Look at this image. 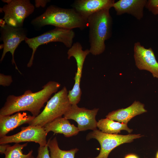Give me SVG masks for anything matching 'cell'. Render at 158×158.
Listing matches in <instances>:
<instances>
[{"instance_id": "cell-1", "label": "cell", "mask_w": 158, "mask_h": 158, "mask_svg": "<svg viewBox=\"0 0 158 158\" xmlns=\"http://www.w3.org/2000/svg\"><path fill=\"white\" fill-rule=\"evenodd\" d=\"M60 86L59 83L51 81L38 92H33L28 90L19 96L9 95L0 110V115L9 116L21 111H28L36 117L51 95L56 93Z\"/></svg>"}, {"instance_id": "cell-2", "label": "cell", "mask_w": 158, "mask_h": 158, "mask_svg": "<svg viewBox=\"0 0 158 158\" xmlns=\"http://www.w3.org/2000/svg\"><path fill=\"white\" fill-rule=\"evenodd\" d=\"M31 23L38 28L47 25L70 30L76 28L83 30L88 27L87 19L73 8H62L54 5L49 6L42 14L33 19Z\"/></svg>"}, {"instance_id": "cell-3", "label": "cell", "mask_w": 158, "mask_h": 158, "mask_svg": "<svg viewBox=\"0 0 158 158\" xmlns=\"http://www.w3.org/2000/svg\"><path fill=\"white\" fill-rule=\"evenodd\" d=\"M109 9L101 10L87 19L89 28V50L94 55H99L104 51L106 48L105 42L111 36L113 22Z\"/></svg>"}, {"instance_id": "cell-4", "label": "cell", "mask_w": 158, "mask_h": 158, "mask_svg": "<svg viewBox=\"0 0 158 158\" xmlns=\"http://www.w3.org/2000/svg\"><path fill=\"white\" fill-rule=\"evenodd\" d=\"M68 94L67 88L64 86L47 102L42 111L29 123V125L43 127L47 123L64 115L72 105Z\"/></svg>"}, {"instance_id": "cell-5", "label": "cell", "mask_w": 158, "mask_h": 158, "mask_svg": "<svg viewBox=\"0 0 158 158\" xmlns=\"http://www.w3.org/2000/svg\"><path fill=\"white\" fill-rule=\"evenodd\" d=\"M75 36V33L73 30L56 27L38 36L32 38L27 37L25 40V42L32 50L27 67H30L32 66L35 52L40 46L50 42H59L70 48L72 45Z\"/></svg>"}, {"instance_id": "cell-6", "label": "cell", "mask_w": 158, "mask_h": 158, "mask_svg": "<svg viewBox=\"0 0 158 158\" xmlns=\"http://www.w3.org/2000/svg\"><path fill=\"white\" fill-rule=\"evenodd\" d=\"M142 136L139 134L123 135L106 133L97 129L93 130L88 134L86 139L87 140L92 138L96 139L100 145V152L95 157L86 158H108L111 151L117 146L123 143L131 142L134 139Z\"/></svg>"}, {"instance_id": "cell-7", "label": "cell", "mask_w": 158, "mask_h": 158, "mask_svg": "<svg viewBox=\"0 0 158 158\" xmlns=\"http://www.w3.org/2000/svg\"><path fill=\"white\" fill-rule=\"evenodd\" d=\"M4 12L3 18L8 25L15 28H21L25 19L34 11L35 7L29 0H12L9 4L0 8Z\"/></svg>"}, {"instance_id": "cell-8", "label": "cell", "mask_w": 158, "mask_h": 158, "mask_svg": "<svg viewBox=\"0 0 158 158\" xmlns=\"http://www.w3.org/2000/svg\"><path fill=\"white\" fill-rule=\"evenodd\" d=\"M79 42L74 43L67 52L68 58L74 57L76 62L77 69L74 78L75 84L72 89L68 92V97L71 105H77L80 102L82 94L80 84L84 63L86 56L90 53L89 49H82Z\"/></svg>"}, {"instance_id": "cell-9", "label": "cell", "mask_w": 158, "mask_h": 158, "mask_svg": "<svg viewBox=\"0 0 158 158\" xmlns=\"http://www.w3.org/2000/svg\"><path fill=\"white\" fill-rule=\"evenodd\" d=\"M21 129L20 132L15 134L6 135L0 138V144L33 142L38 143L40 146H45L47 145V134L43 127L29 125L21 127Z\"/></svg>"}, {"instance_id": "cell-10", "label": "cell", "mask_w": 158, "mask_h": 158, "mask_svg": "<svg viewBox=\"0 0 158 158\" xmlns=\"http://www.w3.org/2000/svg\"><path fill=\"white\" fill-rule=\"evenodd\" d=\"M1 40L3 42L4 47L0 59L1 62L6 54L10 52L12 55V63L14 64L16 69L21 73L18 69L14 59L15 51L21 42L25 40L27 37V32L22 27L15 28L6 24L3 28H0Z\"/></svg>"}, {"instance_id": "cell-11", "label": "cell", "mask_w": 158, "mask_h": 158, "mask_svg": "<svg viewBox=\"0 0 158 158\" xmlns=\"http://www.w3.org/2000/svg\"><path fill=\"white\" fill-rule=\"evenodd\" d=\"M99 109L90 110L84 107H79L77 105H72L63 115L66 119L74 120L78 123L79 131L87 130H97V122L96 116Z\"/></svg>"}, {"instance_id": "cell-12", "label": "cell", "mask_w": 158, "mask_h": 158, "mask_svg": "<svg viewBox=\"0 0 158 158\" xmlns=\"http://www.w3.org/2000/svg\"><path fill=\"white\" fill-rule=\"evenodd\" d=\"M134 52L137 68L140 70L150 72L154 77L158 78V62L152 49L146 48L138 42L134 44Z\"/></svg>"}, {"instance_id": "cell-13", "label": "cell", "mask_w": 158, "mask_h": 158, "mask_svg": "<svg viewBox=\"0 0 158 158\" xmlns=\"http://www.w3.org/2000/svg\"><path fill=\"white\" fill-rule=\"evenodd\" d=\"M114 0H76L73 8L87 19L91 15L101 10L113 7Z\"/></svg>"}, {"instance_id": "cell-14", "label": "cell", "mask_w": 158, "mask_h": 158, "mask_svg": "<svg viewBox=\"0 0 158 158\" xmlns=\"http://www.w3.org/2000/svg\"><path fill=\"white\" fill-rule=\"evenodd\" d=\"M147 0H120L115 2L113 7L117 15L126 13L130 14L140 20L143 17V10Z\"/></svg>"}, {"instance_id": "cell-15", "label": "cell", "mask_w": 158, "mask_h": 158, "mask_svg": "<svg viewBox=\"0 0 158 158\" xmlns=\"http://www.w3.org/2000/svg\"><path fill=\"white\" fill-rule=\"evenodd\" d=\"M35 116L25 112H17L11 116L0 115V137H2L10 131L19 126L29 123Z\"/></svg>"}, {"instance_id": "cell-16", "label": "cell", "mask_w": 158, "mask_h": 158, "mask_svg": "<svg viewBox=\"0 0 158 158\" xmlns=\"http://www.w3.org/2000/svg\"><path fill=\"white\" fill-rule=\"evenodd\" d=\"M144 106V105L140 102L135 101L126 108L119 109L109 113L106 118L127 124L134 117L147 111Z\"/></svg>"}, {"instance_id": "cell-17", "label": "cell", "mask_w": 158, "mask_h": 158, "mask_svg": "<svg viewBox=\"0 0 158 158\" xmlns=\"http://www.w3.org/2000/svg\"><path fill=\"white\" fill-rule=\"evenodd\" d=\"M43 127L47 134L50 131H52L54 134H62L66 137L76 135L79 132L77 127L71 124L68 119L62 117L47 123Z\"/></svg>"}, {"instance_id": "cell-18", "label": "cell", "mask_w": 158, "mask_h": 158, "mask_svg": "<svg viewBox=\"0 0 158 158\" xmlns=\"http://www.w3.org/2000/svg\"><path fill=\"white\" fill-rule=\"evenodd\" d=\"M97 126L102 132L108 134H117L122 130H126L129 133L133 131L128 127L127 124L115 122L107 118L99 120Z\"/></svg>"}, {"instance_id": "cell-19", "label": "cell", "mask_w": 158, "mask_h": 158, "mask_svg": "<svg viewBox=\"0 0 158 158\" xmlns=\"http://www.w3.org/2000/svg\"><path fill=\"white\" fill-rule=\"evenodd\" d=\"M47 144L49 149L51 158H74L78 151L77 148L68 150H62L59 147L56 137L49 139Z\"/></svg>"}, {"instance_id": "cell-20", "label": "cell", "mask_w": 158, "mask_h": 158, "mask_svg": "<svg viewBox=\"0 0 158 158\" xmlns=\"http://www.w3.org/2000/svg\"><path fill=\"white\" fill-rule=\"evenodd\" d=\"M28 145V143L23 144L16 143L8 147L5 153V158H30L33 153L32 150L26 154L23 153V148Z\"/></svg>"}, {"instance_id": "cell-21", "label": "cell", "mask_w": 158, "mask_h": 158, "mask_svg": "<svg viewBox=\"0 0 158 158\" xmlns=\"http://www.w3.org/2000/svg\"><path fill=\"white\" fill-rule=\"evenodd\" d=\"M47 143L45 146H40L38 150V154L35 158H51Z\"/></svg>"}, {"instance_id": "cell-22", "label": "cell", "mask_w": 158, "mask_h": 158, "mask_svg": "<svg viewBox=\"0 0 158 158\" xmlns=\"http://www.w3.org/2000/svg\"><path fill=\"white\" fill-rule=\"evenodd\" d=\"M13 82L12 76L10 75L0 74V85L3 86H9Z\"/></svg>"}, {"instance_id": "cell-23", "label": "cell", "mask_w": 158, "mask_h": 158, "mask_svg": "<svg viewBox=\"0 0 158 158\" xmlns=\"http://www.w3.org/2000/svg\"><path fill=\"white\" fill-rule=\"evenodd\" d=\"M50 1L49 0H35V6L37 8L40 6L44 8L46 6L47 4Z\"/></svg>"}, {"instance_id": "cell-24", "label": "cell", "mask_w": 158, "mask_h": 158, "mask_svg": "<svg viewBox=\"0 0 158 158\" xmlns=\"http://www.w3.org/2000/svg\"><path fill=\"white\" fill-rule=\"evenodd\" d=\"M9 145L1 144L0 145V153L1 154H5L8 147L10 146Z\"/></svg>"}, {"instance_id": "cell-25", "label": "cell", "mask_w": 158, "mask_h": 158, "mask_svg": "<svg viewBox=\"0 0 158 158\" xmlns=\"http://www.w3.org/2000/svg\"><path fill=\"white\" fill-rule=\"evenodd\" d=\"M124 158H139L136 155L134 154H129L127 155Z\"/></svg>"}, {"instance_id": "cell-26", "label": "cell", "mask_w": 158, "mask_h": 158, "mask_svg": "<svg viewBox=\"0 0 158 158\" xmlns=\"http://www.w3.org/2000/svg\"><path fill=\"white\" fill-rule=\"evenodd\" d=\"M5 21L3 19H0V26L1 28H3L6 25V24Z\"/></svg>"}, {"instance_id": "cell-27", "label": "cell", "mask_w": 158, "mask_h": 158, "mask_svg": "<svg viewBox=\"0 0 158 158\" xmlns=\"http://www.w3.org/2000/svg\"><path fill=\"white\" fill-rule=\"evenodd\" d=\"M3 2L7 3V4L10 3L12 1V0H2Z\"/></svg>"}, {"instance_id": "cell-28", "label": "cell", "mask_w": 158, "mask_h": 158, "mask_svg": "<svg viewBox=\"0 0 158 158\" xmlns=\"http://www.w3.org/2000/svg\"><path fill=\"white\" fill-rule=\"evenodd\" d=\"M4 47V46L3 44H0V49H3Z\"/></svg>"}, {"instance_id": "cell-29", "label": "cell", "mask_w": 158, "mask_h": 158, "mask_svg": "<svg viewBox=\"0 0 158 158\" xmlns=\"http://www.w3.org/2000/svg\"><path fill=\"white\" fill-rule=\"evenodd\" d=\"M156 158H158V151L156 153Z\"/></svg>"}, {"instance_id": "cell-30", "label": "cell", "mask_w": 158, "mask_h": 158, "mask_svg": "<svg viewBox=\"0 0 158 158\" xmlns=\"http://www.w3.org/2000/svg\"><path fill=\"white\" fill-rule=\"evenodd\" d=\"M30 158H35L32 155Z\"/></svg>"}]
</instances>
